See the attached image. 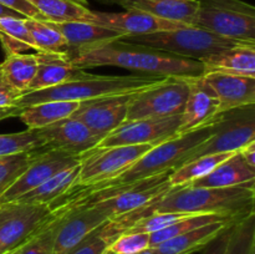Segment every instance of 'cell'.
Instances as JSON below:
<instances>
[{"label": "cell", "mask_w": 255, "mask_h": 254, "mask_svg": "<svg viewBox=\"0 0 255 254\" xmlns=\"http://www.w3.org/2000/svg\"><path fill=\"white\" fill-rule=\"evenodd\" d=\"M164 77L148 76V75L97 76L86 72L77 79L70 80L49 89L25 92L17 100L16 106L22 109L47 101L82 102L99 97L134 94L162 81Z\"/></svg>", "instance_id": "4"}, {"label": "cell", "mask_w": 255, "mask_h": 254, "mask_svg": "<svg viewBox=\"0 0 255 254\" xmlns=\"http://www.w3.org/2000/svg\"><path fill=\"white\" fill-rule=\"evenodd\" d=\"M219 112V101L203 76L189 79V94L182 112L178 134L208 125Z\"/></svg>", "instance_id": "18"}, {"label": "cell", "mask_w": 255, "mask_h": 254, "mask_svg": "<svg viewBox=\"0 0 255 254\" xmlns=\"http://www.w3.org/2000/svg\"><path fill=\"white\" fill-rule=\"evenodd\" d=\"M204 74L222 71L255 77V44H242L202 60Z\"/></svg>", "instance_id": "23"}, {"label": "cell", "mask_w": 255, "mask_h": 254, "mask_svg": "<svg viewBox=\"0 0 255 254\" xmlns=\"http://www.w3.org/2000/svg\"><path fill=\"white\" fill-rule=\"evenodd\" d=\"M46 22L64 36L71 57L77 52L86 51V50L94 49L100 45L109 44V42L122 39L125 36L122 32L89 21Z\"/></svg>", "instance_id": "19"}, {"label": "cell", "mask_w": 255, "mask_h": 254, "mask_svg": "<svg viewBox=\"0 0 255 254\" xmlns=\"http://www.w3.org/2000/svg\"><path fill=\"white\" fill-rule=\"evenodd\" d=\"M19 253V249H15V251H11L9 252V253H5V254H17Z\"/></svg>", "instance_id": "47"}, {"label": "cell", "mask_w": 255, "mask_h": 254, "mask_svg": "<svg viewBox=\"0 0 255 254\" xmlns=\"http://www.w3.org/2000/svg\"><path fill=\"white\" fill-rule=\"evenodd\" d=\"M233 227L232 224L231 227L226 229V231L222 232L216 239L211 242L208 246H206V248L202 249L203 253L202 254H224L226 253L227 246H228V239H229V234H231V229Z\"/></svg>", "instance_id": "42"}, {"label": "cell", "mask_w": 255, "mask_h": 254, "mask_svg": "<svg viewBox=\"0 0 255 254\" xmlns=\"http://www.w3.org/2000/svg\"><path fill=\"white\" fill-rule=\"evenodd\" d=\"M0 4L14 11L19 12L26 19H35L40 21H45V17L39 12L36 7L32 6L27 0H0Z\"/></svg>", "instance_id": "40"}, {"label": "cell", "mask_w": 255, "mask_h": 254, "mask_svg": "<svg viewBox=\"0 0 255 254\" xmlns=\"http://www.w3.org/2000/svg\"><path fill=\"white\" fill-rule=\"evenodd\" d=\"M0 42L6 55L35 50L34 41L22 17H0Z\"/></svg>", "instance_id": "31"}, {"label": "cell", "mask_w": 255, "mask_h": 254, "mask_svg": "<svg viewBox=\"0 0 255 254\" xmlns=\"http://www.w3.org/2000/svg\"><path fill=\"white\" fill-rule=\"evenodd\" d=\"M35 151L0 157V194L27 168Z\"/></svg>", "instance_id": "37"}, {"label": "cell", "mask_w": 255, "mask_h": 254, "mask_svg": "<svg viewBox=\"0 0 255 254\" xmlns=\"http://www.w3.org/2000/svg\"><path fill=\"white\" fill-rule=\"evenodd\" d=\"M224 254H255V211L233 224Z\"/></svg>", "instance_id": "33"}, {"label": "cell", "mask_w": 255, "mask_h": 254, "mask_svg": "<svg viewBox=\"0 0 255 254\" xmlns=\"http://www.w3.org/2000/svg\"><path fill=\"white\" fill-rule=\"evenodd\" d=\"M252 183H255V169L251 168L244 162L239 152H236L226 161L219 163L211 173L186 186L226 188Z\"/></svg>", "instance_id": "21"}, {"label": "cell", "mask_w": 255, "mask_h": 254, "mask_svg": "<svg viewBox=\"0 0 255 254\" xmlns=\"http://www.w3.org/2000/svg\"><path fill=\"white\" fill-rule=\"evenodd\" d=\"M71 60L82 70L116 66L158 77H199L204 75V66L201 61L122 41L121 39L77 52L72 55Z\"/></svg>", "instance_id": "1"}, {"label": "cell", "mask_w": 255, "mask_h": 254, "mask_svg": "<svg viewBox=\"0 0 255 254\" xmlns=\"http://www.w3.org/2000/svg\"><path fill=\"white\" fill-rule=\"evenodd\" d=\"M149 248V234L125 232L117 237L105 254H137Z\"/></svg>", "instance_id": "39"}, {"label": "cell", "mask_w": 255, "mask_h": 254, "mask_svg": "<svg viewBox=\"0 0 255 254\" xmlns=\"http://www.w3.org/2000/svg\"><path fill=\"white\" fill-rule=\"evenodd\" d=\"M189 79L164 77L162 81L132 95L126 121L182 115L189 94Z\"/></svg>", "instance_id": "8"}, {"label": "cell", "mask_w": 255, "mask_h": 254, "mask_svg": "<svg viewBox=\"0 0 255 254\" xmlns=\"http://www.w3.org/2000/svg\"><path fill=\"white\" fill-rule=\"evenodd\" d=\"M255 183L214 188V187H172L154 202V212L216 213L241 219L254 212Z\"/></svg>", "instance_id": "2"}, {"label": "cell", "mask_w": 255, "mask_h": 254, "mask_svg": "<svg viewBox=\"0 0 255 254\" xmlns=\"http://www.w3.org/2000/svg\"><path fill=\"white\" fill-rule=\"evenodd\" d=\"M22 17V19H26V17H24L22 15H20L19 12L14 11V10L9 9V7L4 6V5L0 4V17Z\"/></svg>", "instance_id": "45"}, {"label": "cell", "mask_w": 255, "mask_h": 254, "mask_svg": "<svg viewBox=\"0 0 255 254\" xmlns=\"http://www.w3.org/2000/svg\"><path fill=\"white\" fill-rule=\"evenodd\" d=\"M232 154L233 153L206 154V156H201L198 158L186 162L181 167L172 171V173L168 177L169 184H171V187L186 186V184L191 183L196 179L202 178V177L211 173L219 163L229 158Z\"/></svg>", "instance_id": "30"}, {"label": "cell", "mask_w": 255, "mask_h": 254, "mask_svg": "<svg viewBox=\"0 0 255 254\" xmlns=\"http://www.w3.org/2000/svg\"><path fill=\"white\" fill-rule=\"evenodd\" d=\"M239 153H241L244 162H246L251 168L255 169V141H252L251 143L247 144L244 148H242L241 151H239Z\"/></svg>", "instance_id": "43"}, {"label": "cell", "mask_w": 255, "mask_h": 254, "mask_svg": "<svg viewBox=\"0 0 255 254\" xmlns=\"http://www.w3.org/2000/svg\"><path fill=\"white\" fill-rule=\"evenodd\" d=\"M137 254H161V253H158L156 248H148V249H146V251L139 252V253H137Z\"/></svg>", "instance_id": "46"}, {"label": "cell", "mask_w": 255, "mask_h": 254, "mask_svg": "<svg viewBox=\"0 0 255 254\" xmlns=\"http://www.w3.org/2000/svg\"><path fill=\"white\" fill-rule=\"evenodd\" d=\"M57 228V214L47 222L39 232L34 234L19 248L17 254H55L54 243Z\"/></svg>", "instance_id": "36"}, {"label": "cell", "mask_w": 255, "mask_h": 254, "mask_svg": "<svg viewBox=\"0 0 255 254\" xmlns=\"http://www.w3.org/2000/svg\"><path fill=\"white\" fill-rule=\"evenodd\" d=\"M126 10H141L168 21L193 24L198 0H117Z\"/></svg>", "instance_id": "22"}, {"label": "cell", "mask_w": 255, "mask_h": 254, "mask_svg": "<svg viewBox=\"0 0 255 254\" xmlns=\"http://www.w3.org/2000/svg\"><path fill=\"white\" fill-rule=\"evenodd\" d=\"M192 26L226 39L255 44V7L242 0H198Z\"/></svg>", "instance_id": "6"}, {"label": "cell", "mask_w": 255, "mask_h": 254, "mask_svg": "<svg viewBox=\"0 0 255 254\" xmlns=\"http://www.w3.org/2000/svg\"><path fill=\"white\" fill-rule=\"evenodd\" d=\"M182 115L163 119H142L125 121L105 136L95 148L131 144H156L178 136Z\"/></svg>", "instance_id": "11"}, {"label": "cell", "mask_w": 255, "mask_h": 254, "mask_svg": "<svg viewBox=\"0 0 255 254\" xmlns=\"http://www.w3.org/2000/svg\"><path fill=\"white\" fill-rule=\"evenodd\" d=\"M117 234L112 231L110 227L109 221L92 232L90 236H87L84 241L80 242L76 247L70 249L65 254H105L109 249L110 244L117 238Z\"/></svg>", "instance_id": "35"}, {"label": "cell", "mask_w": 255, "mask_h": 254, "mask_svg": "<svg viewBox=\"0 0 255 254\" xmlns=\"http://www.w3.org/2000/svg\"><path fill=\"white\" fill-rule=\"evenodd\" d=\"M55 217L47 204L10 202L0 206V254L19 249Z\"/></svg>", "instance_id": "9"}, {"label": "cell", "mask_w": 255, "mask_h": 254, "mask_svg": "<svg viewBox=\"0 0 255 254\" xmlns=\"http://www.w3.org/2000/svg\"><path fill=\"white\" fill-rule=\"evenodd\" d=\"M21 92L11 86L0 74V109L16 106L17 100L21 96Z\"/></svg>", "instance_id": "41"}, {"label": "cell", "mask_w": 255, "mask_h": 254, "mask_svg": "<svg viewBox=\"0 0 255 254\" xmlns=\"http://www.w3.org/2000/svg\"><path fill=\"white\" fill-rule=\"evenodd\" d=\"M213 120L206 126H202L193 131L187 132V133L178 134L173 138L156 144L151 149H148L143 156L139 157L134 163H132L128 168L112 178L99 182V183L90 184V186L72 187V188H81L87 189V191L111 188V187L133 183V182L174 171L184 163L186 157L193 149H196L199 144L203 143L206 139L212 136Z\"/></svg>", "instance_id": "3"}, {"label": "cell", "mask_w": 255, "mask_h": 254, "mask_svg": "<svg viewBox=\"0 0 255 254\" xmlns=\"http://www.w3.org/2000/svg\"><path fill=\"white\" fill-rule=\"evenodd\" d=\"M122 41L131 44L142 45L159 51L169 52L177 56L201 61L211 55L221 52L223 50L234 47L237 45L249 44V42L237 41L226 39L219 35L213 34L208 30L196 26H187L182 29L159 31L147 35L136 36H124Z\"/></svg>", "instance_id": "5"}, {"label": "cell", "mask_w": 255, "mask_h": 254, "mask_svg": "<svg viewBox=\"0 0 255 254\" xmlns=\"http://www.w3.org/2000/svg\"><path fill=\"white\" fill-rule=\"evenodd\" d=\"M132 95L133 94L115 95L82 101L71 117L81 121L95 136L102 139L126 121L127 109Z\"/></svg>", "instance_id": "14"}, {"label": "cell", "mask_w": 255, "mask_h": 254, "mask_svg": "<svg viewBox=\"0 0 255 254\" xmlns=\"http://www.w3.org/2000/svg\"><path fill=\"white\" fill-rule=\"evenodd\" d=\"M94 12L95 19L92 21L94 24L116 30V31L122 32L125 36L147 35L191 26L182 22L159 19L141 10H126L124 12Z\"/></svg>", "instance_id": "16"}, {"label": "cell", "mask_w": 255, "mask_h": 254, "mask_svg": "<svg viewBox=\"0 0 255 254\" xmlns=\"http://www.w3.org/2000/svg\"><path fill=\"white\" fill-rule=\"evenodd\" d=\"M39 10L45 21H89L95 19L91 11L82 0H27Z\"/></svg>", "instance_id": "27"}, {"label": "cell", "mask_w": 255, "mask_h": 254, "mask_svg": "<svg viewBox=\"0 0 255 254\" xmlns=\"http://www.w3.org/2000/svg\"><path fill=\"white\" fill-rule=\"evenodd\" d=\"M153 144L94 148L80 156V172L74 187L90 186L112 178L128 168Z\"/></svg>", "instance_id": "10"}, {"label": "cell", "mask_w": 255, "mask_h": 254, "mask_svg": "<svg viewBox=\"0 0 255 254\" xmlns=\"http://www.w3.org/2000/svg\"><path fill=\"white\" fill-rule=\"evenodd\" d=\"M34 131L44 148L60 149L77 157L94 149L101 141L81 121L71 116Z\"/></svg>", "instance_id": "15"}, {"label": "cell", "mask_w": 255, "mask_h": 254, "mask_svg": "<svg viewBox=\"0 0 255 254\" xmlns=\"http://www.w3.org/2000/svg\"><path fill=\"white\" fill-rule=\"evenodd\" d=\"M79 172L80 164L64 169V171L59 172L54 177L47 179L46 182L40 184L39 187L22 194L21 197H19L14 202L29 204H47V206H50L74 187V184L77 181V177H79Z\"/></svg>", "instance_id": "25"}, {"label": "cell", "mask_w": 255, "mask_h": 254, "mask_svg": "<svg viewBox=\"0 0 255 254\" xmlns=\"http://www.w3.org/2000/svg\"><path fill=\"white\" fill-rule=\"evenodd\" d=\"M255 141V105L221 112L213 120V132L184 159L213 153H234ZM183 163V164H184Z\"/></svg>", "instance_id": "7"}, {"label": "cell", "mask_w": 255, "mask_h": 254, "mask_svg": "<svg viewBox=\"0 0 255 254\" xmlns=\"http://www.w3.org/2000/svg\"><path fill=\"white\" fill-rule=\"evenodd\" d=\"M236 222H216L198 227L154 247L161 254H192L202 251L223 231Z\"/></svg>", "instance_id": "24"}, {"label": "cell", "mask_w": 255, "mask_h": 254, "mask_svg": "<svg viewBox=\"0 0 255 254\" xmlns=\"http://www.w3.org/2000/svg\"><path fill=\"white\" fill-rule=\"evenodd\" d=\"M77 164H80V157L60 149L44 148L41 153L35 154L27 168L0 194V206L16 201L59 172Z\"/></svg>", "instance_id": "12"}, {"label": "cell", "mask_w": 255, "mask_h": 254, "mask_svg": "<svg viewBox=\"0 0 255 254\" xmlns=\"http://www.w3.org/2000/svg\"><path fill=\"white\" fill-rule=\"evenodd\" d=\"M57 228L55 234L54 253L65 254L76 247L87 236L104 226L110 217L96 204L57 211Z\"/></svg>", "instance_id": "13"}, {"label": "cell", "mask_w": 255, "mask_h": 254, "mask_svg": "<svg viewBox=\"0 0 255 254\" xmlns=\"http://www.w3.org/2000/svg\"><path fill=\"white\" fill-rule=\"evenodd\" d=\"M35 50L39 52H69L66 40L61 34L50 26L46 21L35 19H25Z\"/></svg>", "instance_id": "32"}, {"label": "cell", "mask_w": 255, "mask_h": 254, "mask_svg": "<svg viewBox=\"0 0 255 254\" xmlns=\"http://www.w3.org/2000/svg\"><path fill=\"white\" fill-rule=\"evenodd\" d=\"M237 222L239 219L233 218V217L224 216V214H216V213H196L188 214L187 217L182 218L181 221L176 222L172 226L162 229V231L154 232L149 234V248L159 246L163 242L169 241L177 236L187 233V232L196 229L198 227L207 226V224L216 223V222Z\"/></svg>", "instance_id": "29"}, {"label": "cell", "mask_w": 255, "mask_h": 254, "mask_svg": "<svg viewBox=\"0 0 255 254\" xmlns=\"http://www.w3.org/2000/svg\"><path fill=\"white\" fill-rule=\"evenodd\" d=\"M80 102L47 101L22 107L19 117L27 126V129H39L70 117L79 107Z\"/></svg>", "instance_id": "26"}, {"label": "cell", "mask_w": 255, "mask_h": 254, "mask_svg": "<svg viewBox=\"0 0 255 254\" xmlns=\"http://www.w3.org/2000/svg\"><path fill=\"white\" fill-rule=\"evenodd\" d=\"M36 59V74L27 89V92L49 89L86 74L85 70L80 69L72 62V57L69 52L37 51Z\"/></svg>", "instance_id": "20"}, {"label": "cell", "mask_w": 255, "mask_h": 254, "mask_svg": "<svg viewBox=\"0 0 255 254\" xmlns=\"http://www.w3.org/2000/svg\"><path fill=\"white\" fill-rule=\"evenodd\" d=\"M36 70V54H7L0 62V74L21 94L27 92Z\"/></svg>", "instance_id": "28"}, {"label": "cell", "mask_w": 255, "mask_h": 254, "mask_svg": "<svg viewBox=\"0 0 255 254\" xmlns=\"http://www.w3.org/2000/svg\"><path fill=\"white\" fill-rule=\"evenodd\" d=\"M203 80L219 101V112L255 105V77L222 71H209Z\"/></svg>", "instance_id": "17"}, {"label": "cell", "mask_w": 255, "mask_h": 254, "mask_svg": "<svg viewBox=\"0 0 255 254\" xmlns=\"http://www.w3.org/2000/svg\"><path fill=\"white\" fill-rule=\"evenodd\" d=\"M20 107L12 106V107H4V109H0V121L2 120L10 119V117H17L20 112Z\"/></svg>", "instance_id": "44"}, {"label": "cell", "mask_w": 255, "mask_h": 254, "mask_svg": "<svg viewBox=\"0 0 255 254\" xmlns=\"http://www.w3.org/2000/svg\"><path fill=\"white\" fill-rule=\"evenodd\" d=\"M39 148H44V144L34 129L0 134V157L36 151Z\"/></svg>", "instance_id": "34"}, {"label": "cell", "mask_w": 255, "mask_h": 254, "mask_svg": "<svg viewBox=\"0 0 255 254\" xmlns=\"http://www.w3.org/2000/svg\"><path fill=\"white\" fill-rule=\"evenodd\" d=\"M188 214L189 213H177V212H153L149 216L137 221L127 232L151 234L172 226Z\"/></svg>", "instance_id": "38"}]
</instances>
